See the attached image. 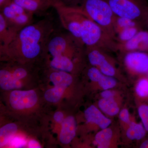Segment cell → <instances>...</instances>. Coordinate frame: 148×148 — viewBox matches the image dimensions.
<instances>
[{
  "label": "cell",
  "instance_id": "20",
  "mask_svg": "<svg viewBox=\"0 0 148 148\" xmlns=\"http://www.w3.org/2000/svg\"><path fill=\"white\" fill-rule=\"evenodd\" d=\"M142 27L135 26L128 27L122 30L116 35V41L118 43H123L128 41L133 38Z\"/></svg>",
  "mask_w": 148,
  "mask_h": 148
},
{
  "label": "cell",
  "instance_id": "27",
  "mask_svg": "<svg viewBox=\"0 0 148 148\" xmlns=\"http://www.w3.org/2000/svg\"><path fill=\"white\" fill-rule=\"evenodd\" d=\"M53 119L56 122L62 123L64 120V114L61 112H56L53 115Z\"/></svg>",
  "mask_w": 148,
  "mask_h": 148
},
{
  "label": "cell",
  "instance_id": "15",
  "mask_svg": "<svg viewBox=\"0 0 148 148\" xmlns=\"http://www.w3.org/2000/svg\"><path fill=\"white\" fill-rule=\"evenodd\" d=\"M123 132L127 140L131 141L143 140L147 133L142 123L137 122L134 119Z\"/></svg>",
  "mask_w": 148,
  "mask_h": 148
},
{
  "label": "cell",
  "instance_id": "29",
  "mask_svg": "<svg viewBox=\"0 0 148 148\" xmlns=\"http://www.w3.org/2000/svg\"><path fill=\"white\" fill-rule=\"evenodd\" d=\"M141 148H148V139L143 140L140 146Z\"/></svg>",
  "mask_w": 148,
  "mask_h": 148
},
{
  "label": "cell",
  "instance_id": "7",
  "mask_svg": "<svg viewBox=\"0 0 148 148\" xmlns=\"http://www.w3.org/2000/svg\"><path fill=\"white\" fill-rule=\"evenodd\" d=\"M121 139V130L119 127L110 125L96 133L94 144L98 148H117Z\"/></svg>",
  "mask_w": 148,
  "mask_h": 148
},
{
  "label": "cell",
  "instance_id": "5",
  "mask_svg": "<svg viewBox=\"0 0 148 148\" xmlns=\"http://www.w3.org/2000/svg\"><path fill=\"white\" fill-rule=\"evenodd\" d=\"M0 10L7 24L16 33L34 22V15L12 1Z\"/></svg>",
  "mask_w": 148,
  "mask_h": 148
},
{
  "label": "cell",
  "instance_id": "1",
  "mask_svg": "<svg viewBox=\"0 0 148 148\" xmlns=\"http://www.w3.org/2000/svg\"><path fill=\"white\" fill-rule=\"evenodd\" d=\"M56 30L53 18L48 14L19 31L9 45L5 55L24 61L42 57L49 40Z\"/></svg>",
  "mask_w": 148,
  "mask_h": 148
},
{
  "label": "cell",
  "instance_id": "12",
  "mask_svg": "<svg viewBox=\"0 0 148 148\" xmlns=\"http://www.w3.org/2000/svg\"><path fill=\"white\" fill-rule=\"evenodd\" d=\"M122 97L100 98L98 102V108L109 118L116 116L121 110Z\"/></svg>",
  "mask_w": 148,
  "mask_h": 148
},
{
  "label": "cell",
  "instance_id": "19",
  "mask_svg": "<svg viewBox=\"0 0 148 148\" xmlns=\"http://www.w3.org/2000/svg\"><path fill=\"white\" fill-rule=\"evenodd\" d=\"M143 26L137 21L130 18L121 16H116L114 22V29L116 34L125 29L131 27Z\"/></svg>",
  "mask_w": 148,
  "mask_h": 148
},
{
  "label": "cell",
  "instance_id": "26",
  "mask_svg": "<svg viewBox=\"0 0 148 148\" xmlns=\"http://www.w3.org/2000/svg\"><path fill=\"white\" fill-rule=\"evenodd\" d=\"M62 3L68 6L80 7L85 0H59Z\"/></svg>",
  "mask_w": 148,
  "mask_h": 148
},
{
  "label": "cell",
  "instance_id": "3",
  "mask_svg": "<svg viewBox=\"0 0 148 148\" xmlns=\"http://www.w3.org/2000/svg\"><path fill=\"white\" fill-rule=\"evenodd\" d=\"M116 16L126 17L145 26L148 15L147 0H106Z\"/></svg>",
  "mask_w": 148,
  "mask_h": 148
},
{
  "label": "cell",
  "instance_id": "13",
  "mask_svg": "<svg viewBox=\"0 0 148 148\" xmlns=\"http://www.w3.org/2000/svg\"><path fill=\"white\" fill-rule=\"evenodd\" d=\"M77 123L74 117L70 116L64 119L62 123V127L59 140L62 144L67 145L73 140L76 135Z\"/></svg>",
  "mask_w": 148,
  "mask_h": 148
},
{
  "label": "cell",
  "instance_id": "14",
  "mask_svg": "<svg viewBox=\"0 0 148 148\" xmlns=\"http://www.w3.org/2000/svg\"><path fill=\"white\" fill-rule=\"evenodd\" d=\"M17 34L9 27L3 16L0 13V50L1 54H5L9 45Z\"/></svg>",
  "mask_w": 148,
  "mask_h": 148
},
{
  "label": "cell",
  "instance_id": "4",
  "mask_svg": "<svg viewBox=\"0 0 148 148\" xmlns=\"http://www.w3.org/2000/svg\"><path fill=\"white\" fill-rule=\"evenodd\" d=\"M108 52L99 48H85L86 56L90 66L97 68L106 75L114 77L120 81L125 82V78L117 67L115 60Z\"/></svg>",
  "mask_w": 148,
  "mask_h": 148
},
{
  "label": "cell",
  "instance_id": "9",
  "mask_svg": "<svg viewBox=\"0 0 148 148\" xmlns=\"http://www.w3.org/2000/svg\"><path fill=\"white\" fill-rule=\"evenodd\" d=\"M86 123L92 126L97 132L112 124V119L103 114L98 107L91 105L84 112Z\"/></svg>",
  "mask_w": 148,
  "mask_h": 148
},
{
  "label": "cell",
  "instance_id": "25",
  "mask_svg": "<svg viewBox=\"0 0 148 148\" xmlns=\"http://www.w3.org/2000/svg\"><path fill=\"white\" fill-rule=\"evenodd\" d=\"M10 145L13 147L21 148L24 147L26 144V142L23 138L16 137L11 138Z\"/></svg>",
  "mask_w": 148,
  "mask_h": 148
},
{
  "label": "cell",
  "instance_id": "2",
  "mask_svg": "<svg viewBox=\"0 0 148 148\" xmlns=\"http://www.w3.org/2000/svg\"><path fill=\"white\" fill-rule=\"evenodd\" d=\"M80 7L103 31L116 41L114 29L116 15L106 0H85Z\"/></svg>",
  "mask_w": 148,
  "mask_h": 148
},
{
  "label": "cell",
  "instance_id": "11",
  "mask_svg": "<svg viewBox=\"0 0 148 148\" xmlns=\"http://www.w3.org/2000/svg\"><path fill=\"white\" fill-rule=\"evenodd\" d=\"M18 5L37 16H46L48 11L53 7L52 0H11Z\"/></svg>",
  "mask_w": 148,
  "mask_h": 148
},
{
  "label": "cell",
  "instance_id": "30",
  "mask_svg": "<svg viewBox=\"0 0 148 148\" xmlns=\"http://www.w3.org/2000/svg\"><path fill=\"white\" fill-rule=\"evenodd\" d=\"M11 0H0V8L7 4Z\"/></svg>",
  "mask_w": 148,
  "mask_h": 148
},
{
  "label": "cell",
  "instance_id": "17",
  "mask_svg": "<svg viewBox=\"0 0 148 148\" xmlns=\"http://www.w3.org/2000/svg\"><path fill=\"white\" fill-rule=\"evenodd\" d=\"M52 69L53 71L50 73L49 79L54 86L66 88L72 84L73 78L70 73Z\"/></svg>",
  "mask_w": 148,
  "mask_h": 148
},
{
  "label": "cell",
  "instance_id": "21",
  "mask_svg": "<svg viewBox=\"0 0 148 148\" xmlns=\"http://www.w3.org/2000/svg\"><path fill=\"white\" fill-rule=\"evenodd\" d=\"M17 127L14 123L6 124L0 129L1 147H3L8 143L11 137L17 131Z\"/></svg>",
  "mask_w": 148,
  "mask_h": 148
},
{
  "label": "cell",
  "instance_id": "28",
  "mask_svg": "<svg viewBox=\"0 0 148 148\" xmlns=\"http://www.w3.org/2000/svg\"><path fill=\"white\" fill-rule=\"evenodd\" d=\"M28 147L30 148H40L41 146L36 140H30L28 143Z\"/></svg>",
  "mask_w": 148,
  "mask_h": 148
},
{
  "label": "cell",
  "instance_id": "16",
  "mask_svg": "<svg viewBox=\"0 0 148 148\" xmlns=\"http://www.w3.org/2000/svg\"><path fill=\"white\" fill-rule=\"evenodd\" d=\"M21 80L16 79L8 68L1 69L0 71V86L4 90H11L19 88L21 86Z\"/></svg>",
  "mask_w": 148,
  "mask_h": 148
},
{
  "label": "cell",
  "instance_id": "22",
  "mask_svg": "<svg viewBox=\"0 0 148 148\" xmlns=\"http://www.w3.org/2000/svg\"><path fill=\"white\" fill-rule=\"evenodd\" d=\"M66 88H64L55 86L49 88L45 93V98L48 102L55 103L61 99Z\"/></svg>",
  "mask_w": 148,
  "mask_h": 148
},
{
  "label": "cell",
  "instance_id": "8",
  "mask_svg": "<svg viewBox=\"0 0 148 148\" xmlns=\"http://www.w3.org/2000/svg\"><path fill=\"white\" fill-rule=\"evenodd\" d=\"M38 101L35 90H14L11 92L9 101L14 110H22L34 107Z\"/></svg>",
  "mask_w": 148,
  "mask_h": 148
},
{
  "label": "cell",
  "instance_id": "24",
  "mask_svg": "<svg viewBox=\"0 0 148 148\" xmlns=\"http://www.w3.org/2000/svg\"><path fill=\"white\" fill-rule=\"evenodd\" d=\"M118 115L120 127L123 132L129 126L133 118L131 117L128 109L125 108L121 109Z\"/></svg>",
  "mask_w": 148,
  "mask_h": 148
},
{
  "label": "cell",
  "instance_id": "23",
  "mask_svg": "<svg viewBox=\"0 0 148 148\" xmlns=\"http://www.w3.org/2000/svg\"><path fill=\"white\" fill-rule=\"evenodd\" d=\"M138 114L142 123L148 132V101L138 103Z\"/></svg>",
  "mask_w": 148,
  "mask_h": 148
},
{
  "label": "cell",
  "instance_id": "10",
  "mask_svg": "<svg viewBox=\"0 0 148 148\" xmlns=\"http://www.w3.org/2000/svg\"><path fill=\"white\" fill-rule=\"evenodd\" d=\"M118 51L121 53L129 51H148V31L140 30L128 41L118 43Z\"/></svg>",
  "mask_w": 148,
  "mask_h": 148
},
{
  "label": "cell",
  "instance_id": "18",
  "mask_svg": "<svg viewBox=\"0 0 148 148\" xmlns=\"http://www.w3.org/2000/svg\"><path fill=\"white\" fill-rule=\"evenodd\" d=\"M135 93L138 103L148 101V75L138 77L135 86Z\"/></svg>",
  "mask_w": 148,
  "mask_h": 148
},
{
  "label": "cell",
  "instance_id": "31",
  "mask_svg": "<svg viewBox=\"0 0 148 148\" xmlns=\"http://www.w3.org/2000/svg\"><path fill=\"white\" fill-rule=\"evenodd\" d=\"M145 26H147V27L148 28V15L147 17V20H146Z\"/></svg>",
  "mask_w": 148,
  "mask_h": 148
},
{
  "label": "cell",
  "instance_id": "6",
  "mask_svg": "<svg viewBox=\"0 0 148 148\" xmlns=\"http://www.w3.org/2000/svg\"><path fill=\"white\" fill-rule=\"evenodd\" d=\"M123 56V65L126 71L133 76L148 75V53L142 51L121 53Z\"/></svg>",
  "mask_w": 148,
  "mask_h": 148
}]
</instances>
